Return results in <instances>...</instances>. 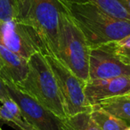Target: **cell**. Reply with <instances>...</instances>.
Wrapping results in <instances>:
<instances>
[{
  "mask_svg": "<svg viewBox=\"0 0 130 130\" xmlns=\"http://www.w3.org/2000/svg\"><path fill=\"white\" fill-rule=\"evenodd\" d=\"M60 2L80 28L91 48L130 35L129 21L115 18L95 5Z\"/></svg>",
  "mask_w": 130,
  "mask_h": 130,
  "instance_id": "1",
  "label": "cell"
},
{
  "mask_svg": "<svg viewBox=\"0 0 130 130\" xmlns=\"http://www.w3.org/2000/svg\"><path fill=\"white\" fill-rule=\"evenodd\" d=\"M26 78L17 85L60 119L67 117L58 83L53 70L42 53L33 54L28 61Z\"/></svg>",
  "mask_w": 130,
  "mask_h": 130,
  "instance_id": "2",
  "label": "cell"
},
{
  "mask_svg": "<svg viewBox=\"0 0 130 130\" xmlns=\"http://www.w3.org/2000/svg\"><path fill=\"white\" fill-rule=\"evenodd\" d=\"M90 52L91 47L87 38L62 6L57 58L78 78L87 82L89 79Z\"/></svg>",
  "mask_w": 130,
  "mask_h": 130,
  "instance_id": "3",
  "label": "cell"
},
{
  "mask_svg": "<svg viewBox=\"0 0 130 130\" xmlns=\"http://www.w3.org/2000/svg\"><path fill=\"white\" fill-rule=\"evenodd\" d=\"M61 4L60 0H30L22 17L35 28L42 38L47 54L58 56Z\"/></svg>",
  "mask_w": 130,
  "mask_h": 130,
  "instance_id": "4",
  "label": "cell"
},
{
  "mask_svg": "<svg viewBox=\"0 0 130 130\" xmlns=\"http://www.w3.org/2000/svg\"><path fill=\"white\" fill-rule=\"evenodd\" d=\"M0 45L27 60L37 53L47 54L38 32L21 17L0 21Z\"/></svg>",
  "mask_w": 130,
  "mask_h": 130,
  "instance_id": "5",
  "label": "cell"
},
{
  "mask_svg": "<svg viewBox=\"0 0 130 130\" xmlns=\"http://www.w3.org/2000/svg\"><path fill=\"white\" fill-rule=\"evenodd\" d=\"M45 55L58 83L67 117L80 112L90 111L92 106L89 104L85 94L86 82L57 57L50 54Z\"/></svg>",
  "mask_w": 130,
  "mask_h": 130,
  "instance_id": "6",
  "label": "cell"
},
{
  "mask_svg": "<svg viewBox=\"0 0 130 130\" xmlns=\"http://www.w3.org/2000/svg\"><path fill=\"white\" fill-rule=\"evenodd\" d=\"M2 78L10 98L18 104L24 119L33 127L38 130H62L61 119L47 110L13 81L6 78Z\"/></svg>",
  "mask_w": 130,
  "mask_h": 130,
  "instance_id": "7",
  "label": "cell"
},
{
  "mask_svg": "<svg viewBox=\"0 0 130 130\" xmlns=\"http://www.w3.org/2000/svg\"><path fill=\"white\" fill-rule=\"evenodd\" d=\"M123 76L130 77V66L122 63L101 45L91 48L89 79H103Z\"/></svg>",
  "mask_w": 130,
  "mask_h": 130,
  "instance_id": "8",
  "label": "cell"
},
{
  "mask_svg": "<svg viewBox=\"0 0 130 130\" xmlns=\"http://www.w3.org/2000/svg\"><path fill=\"white\" fill-rule=\"evenodd\" d=\"M85 94L91 106L108 98L130 94V77L88 79L86 82Z\"/></svg>",
  "mask_w": 130,
  "mask_h": 130,
  "instance_id": "9",
  "label": "cell"
},
{
  "mask_svg": "<svg viewBox=\"0 0 130 130\" xmlns=\"http://www.w3.org/2000/svg\"><path fill=\"white\" fill-rule=\"evenodd\" d=\"M28 61L0 45V75L2 78H6L16 85H20L28 75Z\"/></svg>",
  "mask_w": 130,
  "mask_h": 130,
  "instance_id": "10",
  "label": "cell"
},
{
  "mask_svg": "<svg viewBox=\"0 0 130 130\" xmlns=\"http://www.w3.org/2000/svg\"><path fill=\"white\" fill-rule=\"evenodd\" d=\"M99 105L130 126V94L105 99Z\"/></svg>",
  "mask_w": 130,
  "mask_h": 130,
  "instance_id": "11",
  "label": "cell"
},
{
  "mask_svg": "<svg viewBox=\"0 0 130 130\" xmlns=\"http://www.w3.org/2000/svg\"><path fill=\"white\" fill-rule=\"evenodd\" d=\"M90 115L100 130H125L128 126L124 121L105 110L99 104L93 105Z\"/></svg>",
  "mask_w": 130,
  "mask_h": 130,
  "instance_id": "12",
  "label": "cell"
},
{
  "mask_svg": "<svg viewBox=\"0 0 130 130\" xmlns=\"http://www.w3.org/2000/svg\"><path fill=\"white\" fill-rule=\"evenodd\" d=\"M65 3H73V4H86L90 3L97 6L103 11L108 14L130 22V13L126 9L120 0H61Z\"/></svg>",
  "mask_w": 130,
  "mask_h": 130,
  "instance_id": "13",
  "label": "cell"
},
{
  "mask_svg": "<svg viewBox=\"0 0 130 130\" xmlns=\"http://www.w3.org/2000/svg\"><path fill=\"white\" fill-rule=\"evenodd\" d=\"M62 130H100L93 120L90 111L80 112L61 119Z\"/></svg>",
  "mask_w": 130,
  "mask_h": 130,
  "instance_id": "14",
  "label": "cell"
},
{
  "mask_svg": "<svg viewBox=\"0 0 130 130\" xmlns=\"http://www.w3.org/2000/svg\"><path fill=\"white\" fill-rule=\"evenodd\" d=\"M101 46L113 54L125 65L130 66V35L122 39L102 45Z\"/></svg>",
  "mask_w": 130,
  "mask_h": 130,
  "instance_id": "15",
  "label": "cell"
},
{
  "mask_svg": "<svg viewBox=\"0 0 130 130\" xmlns=\"http://www.w3.org/2000/svg\"><path fill=\"white\" fill-rule=\"evenodd\" d=\"M0 120L3 123L8 124L11 126L18 128L20 130H35L25 119L23 115H16L13 114L1 103L0 104Z\"/></svg>",
  "mask_w": 130,
  "mask_h": 130,
  "instance_id": "16",
  "label": "cell"
},
{
  "mask_svg": "<svg viewBox=\"0 0 130 130\" xmlns=\"http://www.w3.org/2000/svg\"><path fill=\"white\" fill-rule=\"evenodd\" d=\"M21 15L18 0H0V21L18 18Z\"/></svg>",
  "mask_w": 130,
  "mask_h": 130,
  "instance_id": "17",
  "label": "cell"
},
{
  "mask_svg": "<svg viewBox=\"0 0 130 130\" xmlns=\"http://www.w3.org/2000/svg\"><path fill=\"white\" fill-rule=\"evenodd\" d=\"M9 98H10V96H9V94H8L7 90H6L5 82H4V80H3L1 75H0V102L2 103V102L6 101V100L9 99Z\"/></svg>",
  "mask_w": 130,
  "mask_h": 130,
  "instance_id": "18",
  "label": "cell"
},
{
  "mask_svg": "<svg viewBox=\"0 0 130 130\" xmlns=\"http://www.w3.org/2000/svg\"><path fill=\"white\" fill-rule=\"evenodd\" d=\"M29 1L30 0H18L19 6H20V11H21V15H20L21 18L25 14L26 11L28 9V6H29Z\"/></svg>",
  "mask_w": 130,
  "mask_h": 130,
  "instance_id": "19",
  "label": "cell"
},
{
  "mask_svg": "<svg viewBox=\"0 0 130 130\" xmlns=\"http://www.w3.org/2000/svg\"><path fill=\"white\" fill-rule=\"evenodd\" d=\"M123 6L126 7V9L130 13V0H120Z\"/></svg>",
  "mask_w": 130,
  "mask_h": 130,
  "instance_id": "20",
  "label": "cell"
},
{
  "mask_svg": "<svg viewBox=\"0 0 130 130\" xmlns=\"http://www.w3.org/2000/svg\"><path fill=\"white\" fill-rule=\"evenodd\" d=\"M125 130H130V126H127V127H126Z\"/></svg>",
  "mask_w": 130,
  "mask_h": 130,
  "instance_id": "21",
  "label": "cell"
},
{
  "mask_svg": "<svg viewBox=\"0 0 130 130\" xmlns=\"http://www.w3.org/2000/svg\"><path fill=\"white\" fill-rule=\"evenodd\" d=\"M0 70H1V63H0Z\"/></svg>",
  "mask_w": 130,
  "mask_h": 130,
  "instance_id": "22",
  "label": "cell"
},
{
  "mask_svg": "<svg viewBox=\"0 0 130 130\" xmlns=\"http://www.w3.org/2000/svg\"><path fill=\"white\" fill-rule=\"evenodd\" d=\"M0 130H2V129H1V127H0Z\"/></svg>",
  "mask_w": 130,
  "mask_h": 130,
  "instance_id": "23",
  "label": "cell"
},
{
  "mask_svg": "<svg viewBox=\"0 0 130 130\" xmlns=\"http://www.w3.org/2000/svg\"><path fill=\"white\" fill-rule=\"evenodd\" d=\"M35 130H38V129H35Z\"/></svg>",
  "mask_w": 130,
  "mask_h": 130,
  "instance_id": "24",
  "label": "cell"
}]
</instances>
